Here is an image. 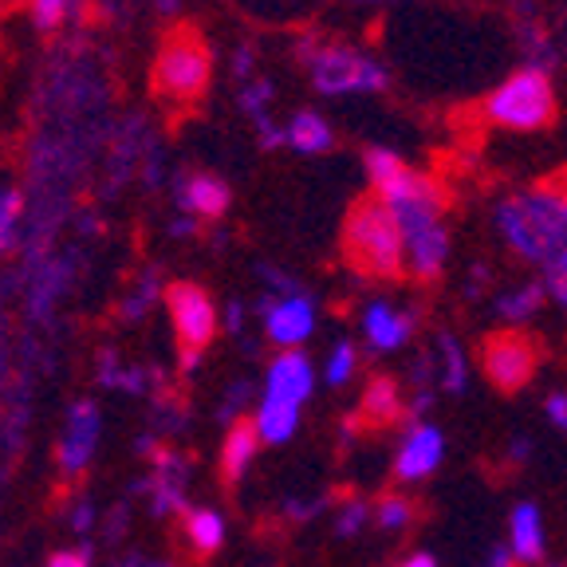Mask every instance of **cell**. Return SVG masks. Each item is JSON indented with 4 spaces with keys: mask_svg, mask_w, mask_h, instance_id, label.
Here are the masks:
<instances>
[{
    "mask_svg": "<svg viewBox=\"0 0 567 567\" xmlns=\"http://www.w3.org/2000/svg\"><path fill=\"white\" fill-rule=\"evenodd\" d=\"M367 194H374L402 229L406 240V276L414 284H437L450 268L453 233H450V205L445 189L434 174L417 169L406 154L394 146H367L363 151Z\"/></svg>",
    "mask_w": 567,
    "mask_h": 567,
    "instance_id": "1",
    "label": "cell"
},
{
    "mask_svg": "<svg viewBox=\"0 0 567 567\" xmlns=\"http://www.w3.org/2000/svg\"><path fill=\"white\" fill-rule=\"evenodd\" d=\"M493 233L524 265L544 268L567 257V197L551 182L508 189L493 202Z\"/></svg>",
    "mask_w": 567,
    "mask_h": 567,
    "instance_id": "2",
    "label": "cell"
},
{
    "mask_svg": "<svg viewBox=\"0 0 567 567\" xmlns=\"http://www.w3.org/2000/svg\"><path fill=\"white\" fill-rule=\"evenodd\" d=\"M296 63L319 99H379L394 83V71L379 52L339 35L303 32L296 40Z\"/></svg>",
    "mask_w": 567,
    "mask_h": 567,
    "instance_id": "3",
    "label": "cell"
},
{
    "mask_svg": "<svg viewBox=\"0 0 567 567\" xmlns=\"http://www.w3.org/2000/svg\"><path fill=\"white\" fill-rule=\"evenodd\" d=\"M339 252L347 268L363 280H402L406 276V240L394 213L374 194L351 202L339 229Z\"/></svg>",
    "mask_w": 567,
    "mask_h": 567,
    "instance_id": "4",
    "label": "cell"
},
{
    "mask_svg": "<svg viewBox=\"0 0 567 567\" xmlns=\"http://www.w3.org/2000/svg\"><path fill=\"white\" fill-rule=\"evenodd\" d=\"M481 115L493 131L505 134H544L556 126L559 118V87L556 71L544 68H513L493 83L485 99H481Z\"/></svg>",
    "mask_w": 567,
    "mask_h": 567,
    "instance_id": "5",
    "label": "cell"
},
{
    "mask_svg": "<svg viewBox=\"0 0 567 567\" xmlns=\"http://www.w3.org/2000/svg\"><path fill=\"white\" fill-rule=\"evenodd\" d=\"M151 87L166 106H186L202 103L213 87V48L205 44L194 28H169L162 35L158 52H154L151 68Z\"/></svg>",
    "mask_w": 567,
    "mask_h": 567,
    "instance_id": "6",
    "label": "cell"
},
{
    "mask_svg": "<svg viewBox=\"0 0 567 567\" xmlns=\"http://www.w3.org/2000/svg\"><path fill=\"white\" fill-rule=\"evenodd\" d=\"M481 374L501 394H520L544 367V339L528 328H496L477 347Z\"/></svg>",
    "mask_w": 567,
    "mask_h": 567,
    "instance_id": "7",
    "label": "cell"
},
{
    "mask_svg": "<svg viewBox=\"0 0 567 567\" xmlns=\"http://www.w3.org/2000/svg\"><path fill=\"white\" fill-rule=\"evenodd\" d=\"M166 311L174 323L177 347H182V363H197V354L213 343V336L221 328V311H217L213 296L194 280H174L166 288Z\"/></svg>",
    "mask_w": 567,
    "mask_h": 567,
    "instance_id": "8",
    "label": "cell"
},
{
    "mask_svg": "<svg viewBox=\"0 0 567 567\" xmlns=\"http://www.w3.org/2000/svg\"><path fill=\"white\" fill-rule=\"evenodd\" d=\"M276 292L260 303V319H265L268 343H276V351H300V343H308L319 328V303L316 296L300 292L292 280H272Z\"/></svg>",
    "mask_w": 567,
    "mask_h": 567,
    "instance_id": "9",
    "label": "cell"
},
{
    "mask_svg": "<svg viewBox=\"0 0 567 567\" xmlns=\"http://www.w3.org/2000/svg\"><path fill=\"white\" fill-rule=\"evenodd\" d=\"M417 308H402V303H390V300H371L363 303V316H359V328H363V343L371 351H399V347L414 343L417 336Z\"/></svg>",
    "mask_w": 567,
    "mask_h": 567,
    "instance_id": "10",
    "label": "cell"
},
{
    "mask_svg": "<svg viewBox=\"0 0 567 567\" xmlns=\"http://www.w3.org/2000/svg\"><path fill=\"white\" fill-rule=\"evenodd\" d=\"M177 209L186 213L189 221H221L233 205V189L221 174H209V169H189L174 189Z\"/></svg>",
    "mask_w": 567,
    "mask_h": 567,
    "instance_id": "11",
    "label": "cell"
},
{
    "mask_svg": "<svg viewBox=\"0 0 567 567\" xmlns=\"http://www.w3.org/2000/svg\"><path fill=\"white\" fill-rule=\"evenodd\" d=\"M442 457H445V434L437 425L417 422V425H410L399 453H394V477H399L402 485L425 481L430 473H437Z\"/></svg>",
    "mask_w": 567,
    "mask_h": 567,
    "instance_id": "12",
    "label": "cell"
},
{
    "mask_svg": "<svg viewBox=\"0 0 567 567\" xmlns=\"http://www.w3.org/2000/svg\"><path fill=\"white\" fill-rule=\"evenodd\" d=\"M316 390V371L303 351H276V359L265 371V399L284 406H303Z\"/></svg>",
    "mask_w": 567,
    "mask_h": 567,
    "instance_id": "13",
    "label": "cell"
},
{
    "mask_svg": "<svg viewBox=\"0 0 567 567\" xmlns=\"http://www.w3.org/2000/svg\"><path fill=\"white\" fill-rule=\"evenodd\" d=\"M336 123L316 106H296L292 115L284 118V146L300 158H323V154L336 151Z\"/></svg>",
    "mask_w": 567,
    "mask_h": 567,
    "instance_id": "14",
    "label": "cell"
},
{
    "mask_svg": "<svg viewBox=\"0 0 567 567\" xmlns=\"http://www.w3.org/2000/svg\"><path fill=\"white\" fill-rule=\"evenodd\" d=\"M99 430H103V422H99V410L91 406V402H75L68 414V430H63V442H60V470L63 473H83L87 470L91 453H95L99 445Z\"/></svg>",
    "mask_w": 567,
    "mask_h": 567,
    "instance_id": "15",
    "label": "cell"
},
{
    "mask_svg": "<svg viewBox=\"0 0 567 567\" xmlns=\"http://www.w3.org/2000/svg\"><path fill=\"white\" fill-rule=\"evenodd\" d=\"M359 414L367 425L382 430V425H394L406 414V402H402V386L394 374H371L363 386V399H359Z\"/></svg>",
    "mask_w": 567,
    "mask_h": 567,
    "instance_id": "16",
    "label": "cell"
},
{
    "mask_svg": "<svg viewBox=\"0 0 567 567\" xmlns=\"http://www.w3.org/2000/svg\"><path fill=\"white\" fill-rule=\"evenodd\" d=\"M548 303V288L544 280H520V284H508L501 292L493 296V311L505 319V328H524L528 319H536Z\"/></svg>",
    "mask_w": 567,
    "mask_h": 567,
    "instance_id": "17",
    "label": "cell"
},
{
    "mask_svg": "<svg viewBox=\"0 0 567 567\" xmlns=\"http://www.w3.org/2000/svg\"><path fill=\"white\" fill-rule=\"evenodd\" d=\"M260 450V434H257V422H248V417H237L229 425V434H225V445H221V477L229 485H237L245 477V470L252 465Z\"/></svg>",
    "mask_w": 567,
    "mask_h": 567,
    "instance_id": "18",
    "label": "cell"
},
{
    "mask_svg": "<svg viewBox=\"0 0 567 567\" xmlns=\"http://www.w3.org/2000/svg\"><path fill=\"white\" fill-rule=\"evenodd\" d=\"M508 532H513V559L520 564H540L544 559V516L532 501H520L513 508V520H508Z\"/></svg>",
    "mask_w": 567,
    "mask_h": 567,
    "instance_id": "19",
    "label": "cell"
},
{
    "mask_svg": "<svg viewBox=\"0 0 567 567\" xmlns=\"http://www.w3.org/2000/svg\"><path fill=\"white\" fill-rule=\"evenodd\" d=\"M434 371H437V386L450 390V394H461L470 386V354L457 343L453 331H437L434 339Z\"/></svg>",
    "mask_w": 567,
    "mask_h": 567,
    "instance_id": "20",
    "label": "cell"
},
{
    "mask_svg": "<svg viewBox=\"0 0 567 567\" xmlns=\"http://www.w3.org/2000/svg\"><path fill=\"white\" fill-rule=\"evenodd\" d=\"M257 434L260 442L268 445H284L296 437V425H300V406H284V402H268L260 399V410H257Z\"/></svg>",
    "mask_w": 567,
    "mask_h": 567,
    "instance_id": "21",
    "label": "cell"
},
{
    "mask_svg": "<svg viewBox=\"0 0 567 567\" xmlns=\"http://www.w3.org/2000/svg\"><path fill=\"white\" fill-rule=\"evenodd\" d=\"M186 540L197 556H213L225 544V516L213 508H194L186 516Z\"/></svg>",
    "mask_w": 567,
    "mask_h": 567,
    "instance_id": "22",
    "label": "cell"
},
{
    "mask_svg": "<svg viewBox=\"0 0 567 567\" xmlns=\"http://www.w3.org/2000/svg\"><path fill=\"white\" fill-rule=\"evenodd\" d=\"M24 229V194L17 186H0V257L12 252Z\"/></svg>",
    "mask_w": 567,
    "mask_h": 567,
    "instance_id": "23",
    "label": "cell"
},
{
    "mask_svg": "<svg viewBox=\"0 0 567 567\" xmlns=\"http://www.w3.org/2000/svg\"><path fill=\"white\" fill-rule=\"evenodd\" d=\"M182 481H186V470H182V461H177L174 453H162L158 485H154V501H158V513H174V508H182V496H186Z\"/></svg>",
    "mask_w": 567,
    "mask_h": 567,
    "instance_id": "24",
    "label": "cell"
},
{
    "mask_svg": "<svg viewBox=\"0 0 567 567\" xmlns=\"http://www.w3.org/2000/svg\"><path fill=\"white\" fill-rule=\"evenodd\" d=\"M359 374V347L354 343H336L328 351V363H323V379H328V386H347V382Z\"/></svg>",
    "mask_w": 567,
    "mask_h": 567,
    "instance_id": "25",
    "label": "cell"
},
{
    "mask_svg": "<svg viewBox=\"0 0 567 567\" xmlns=\"http://www.w3.org/2000/svg\"><path fill=\"white\" fill-rule=\"evenodd\" d=\"M414 516H417L414 501H410V496H399V493L382 496L379 508H374V520H379V528H386V532L410 528V524H414Z\"/></svg>",
    "mask_w": 567,
    "mask_h": 567,
    "instance_id": "26",
    "label": "cell"
},
{
    "mask_svg": "<svg viewBox=\"0 0 567 567\" xmlns=\"http://www.w3.org/2000/svg\"><path fill=\"white\" fill-rule=\"evenodd\" d=\"M75 0H28V12H32V24L40 32H55V28L68 24Z\"/></svg>",
    "mask_w": 567,
    "mask_h": 567,
    "instance_id": "27",
    "label": "cell"
},
{
    "mask_svg": "<svg viewBox=\"0 0 567 567\" xmlns=\"http://www.w3.org/2000/svg\"><path fill=\"white\" fill-rule=\"evenodd\" d=\"M540 280H544V288H548V300L567 316V257L551 260V265L540 272Z\"/></svg>",
    "mask_w": 567,
    "mask_h": 567,
    "instance_id": "28",
    "label": "cell"
},
{
    "mask_svg": "<svg viewBox=\"0 0 567 567\" xmlns=\"http://www.w3.org/2000/svg\"><path fill=\"white\" fill-rule=\"evenodd\" d=\"M374 516V508L367 505V501H347L343 505V513H339V520H336V528H339V536H359L363 532V524Z\"/></svg>",
    "mask_w": 567,
    "mask_h": 567,
    "instance_id": "29",
    "label": "cell"
},
{
    "mask_svg": "<svg viewBox=\"0 0 567 567\" xmlns=\"http://www.w3.org/2000/svg\"><path fill=\"white\" fill-rule=\"evenodd\" d=\"M544 414H548V422L556 425V430H564L567 434V394L564 390H556V394L544 399Z\"/></svg>",
    "mask_w": 567,
    "mask_h": 567,
    "instance_id": "30",
    "label": "cell"
},
{
    "mask_svg": "<svg viewBox=\"0 0 567 567\" xmlns=\"http://www.w3.org/2000/svg\"><path fill=\"white\" fill-rule=\"evenodd\" d=\"M48 567H91V564L83 551H55V556L48 559Z\"/></svg>",
    "mask_w": 567,
    "mask_h": 567,
    "instance_id": "31",
    "label": "cell"
},
{
    "mask_svg": "<svg viewBox=\"0 0 567 567\" xmlns=\"http://www.w3.org/2000/svg\"><path fill=\"white\" fill-rule=\"evenodd\" d=\"M343 4H351V9H359V12H382V9L402 4V0H343Z\"/></svg>",
    "mask_w": 567,
    "mask_h": 567,
    "instance_id": "32",
    "label": "cell"
},
{
    "mask_svg": "<svg viewBox=\"0 0 567 567\" xmlns=\"http://www.w3.org/2000/svg\"><path fill=\"white\" fill-rule=\"evenodd\" d=\"M240 319H245L240 303H229V308H225V328H229V331H240Z\"/></svg>",
    "mask_w": 567,
    "mask_h": 567,
    "instance_id": "33",
    "label": "cell"
},
{
    "mask_svg": "<svg viewBox=\"0 0 567 567\" xmlns=\"http://www.w3.org/2000/svg\"><path fill=\"white\" fill-rule=\"evenodd\" d=\"M399 567H437V559H434V556H425V551H414V556H406Z\"/></svg>",
    "mask_w": 567,
    "mask_h": 567,
    "instance_id": "34",
    "label": "cell"
},
{
    "mask_svg": "<svg viewBox=\"0 0 567 567\" xmlns=\"http://www.w3.org/2000/svg\"><path fill=\"white\" fill-rule=\"evenodd\" d=\"M485 567H516V564H513V551H501V548H496L493 556H488V564H485Z\"/></svg>",
    "mask_w": 567,
    "mask_h": 567,
    "instance_id": "35",
    "label": "cell"
},
{
    "mask_svg": "<svg viewBox=\"0 0 567 567\" xmlns=\"http://www.w3.org/2000/svg\"><path fill=\"white\" fill-rule=\"evenodd\" d=\"M551 186H556V189H559V194H564V197H567V166H564V169H559V174H556V177H551Z\"/></svg>",
    "mask_w": 567,
    "mask_h": 567,
    "instance_id": "36",
    "label": "cell"
},
{
    "mask_svg": "<svg viewBox=\"0 0 567 567\" xmlns=\"http://www.w3.org/2000/svg\"><path fill=\"white\" fill-rule=\"evenodd\" d=\"M559 52H564V63H567V24H564V32H559Z\"/></svg>",
    "mask_w": 567,
    "mask_h": 567,
    "instance_id": "37",
    "label": "cell"
}]
</instances>
